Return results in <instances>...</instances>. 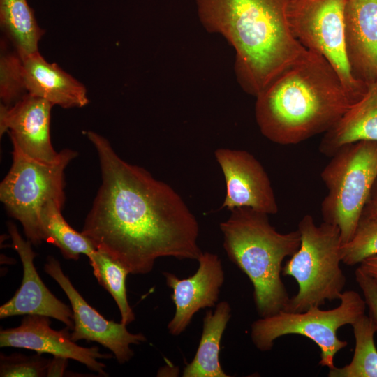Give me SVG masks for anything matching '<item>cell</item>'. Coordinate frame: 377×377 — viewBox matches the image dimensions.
<instances>
[{
    "label": "cell",
    "mask_w": 377,
    "mask_h": 377,
    "mask_svg": "<svg viewBox=\"0 0 377 377\" xmlns=\"http://www.w3.org/2000/svg\"><path fill=\"white\" fill-rule=\"evenodd\" d=\"M85 134L98 154L101 184L82 233L131 274L149 273L162 257L198 260L199 223L182 197L123 160L101 135Z\"/></svg>",
    "instance_id": "cell-1"
},
{
    "label": "cell",
    "mask_w": 377,
    "mask_h": 377,
    "mask_svg": "<svg viewBox=\"0 0 377 377\" xmlns=\"http://www.w3.org/2000/svg\"><path fill=\"white\" fill-rule=\"evenodd\" d=\"M256 98L261 133L283 145L324 134L355 103L333 66L307 50Z\"/></svg>",
    "instance_id": "cell-2"
},
{
    "label": "cell",
    "mask_w": 377,
    "mask_h": 377,
    "mask_svg": "<svg viewBox=\"0 0 377 377\" xmlns=\"http://www.w3.org/2000/svg\"><path fill=\"white\" fill-rule=\"evenodd\" d=\"M290 0H196L202 26L235 48L242 89L256 97L306 50L293 35Z\"/></svg>",
    "instance_id": "cell-3"
},
{
    "label": "cell",
    "mask_w": 377,
    "mask_h": 377,
    "mask_svg": "<svg viewBox=\"0 0 377 377\" xmlns=\"http://www.w3.org/2000/svg\"><path fill=\"white\" fill-rule=\"evenodd\" d=\"M220 223L228 258L249 279L260 317L285 310L290 297L281 278L282 263L300 248L298 230L281 233L268 214L249 207L236 208Z\"/></svg>",
    "instance_id": "cell-4"
},
{
    "label": "cell",
    "mask_w": 377,
    "mask_h": 377,
    "mask_svg": "<svg viewBox=\"0 0 377 377\" xmlns=\"http://www.w3.org/2000/svg\"><path fill=\"white\" fill-rule=\"evenodd\" d=\"M297 230L300 248L282 268V274L293 277L298 284L297 293L284 310L290 312H303L311 306L320 307L327 300H339L346 283L340 267L339 228L325 221L317 226L313 217L306 214Z\"/></svg>",
    "instance_id": "cell-5"
},
{
    "label": "cell",
    "mask_w": 377,
    "mask_h": 377,
    "mask_svg": "<svg viewBox=\"0 0 377 377\" xmlns=\"http://www.w3.org/2000/svg\"><path fill=\"white\" fill-rule=\"evenodd\" d=\"M327 188L321 202L323 221L337 226L342 244L353 236L377 177V142L341 147L320 173Z\"/></svg>",
    "instance_id": "cell-6"
},
{
    "label": "cell",
    "mask_w": 377,
    "mask_h": 377,
    "mask_svg": "<svg viewBox=\"0 0 377 377\" xmlns=\"http://www.w3.org/2000/svg\"><path fill=\"white\" fill-rule=\"evenodd\" d=\"M12 155L11 167L0 184V200L8 214L20 222L27 239L37 246L43 241L41 209L50 200L64 207L65 169L77 153L64 149L52 163L32 158L15 147Z\"/></svg>",
    "instance_id": "cell-7"
},
{
    "label": "cell",
    "mask_w": 377,
    "mask_h": 377,
    "mask_svg": "<svg viewBox=\"0 0 377 377\" xmlns=\"http://www.w3.org/2000/svg\"><path fill=\"white\" fill-rule=\"evenodd\" d=\"M339 300L340 304L332 309L322 310L319 306H311L303 312L283 310L260 317L251 324V341L257 349L266 352L282 336L306 337L320 348L318 364L331 369L334 367L336 354L348 346L346 341L338 338L337 330L345 325H352L365 314L367 307L364 297L355 290L343 291Z\"/></svg>",
    "instance_id": "cell-8"
},
{
    "label": "cell",
    "mask_w": 377,
    "mask_h": 377,
    "mask_svg": "<svg viewBox=\"0 0 377 377\" xmlns=\"http://www.w3.org/2000/svg\"><path fill=\"white\" fill-rule=\"evenodd\" d=\"M345 3L346 0H290L288 17L296 40L333 66L356 103L365 93L367 84L354 78L346 57Z\"/></svg>",
    "instance_id": "cell-9"
},
{
    "label": "cell",
    "mask_w": 377,
    "mask_h": 377,
    "mask_svg": "<svg viewBox=\"0 0 377 377\" xmlns=\"http://www.w3.org/2000/svg\"><path fill=\"white\" fill-rule=\"evenodd\" d=\"M45 272L59 285L71 304L74 327L73 341H95L109 349L119 364L128 362L133 356L131 344H140L147 339L142 333H131L122 323L108 320L90 306L64 274L59 262L47 256Z\"/></svg>",
    "instance_id": "cell-10"
},
{
    "label": "cell",
    "mask_w": 377,
    "mask_h": 377,
    "mask_svg": "<svg viewBox=\"0 0 377 377\" xmlns=\"http://www.w3.org/2000/svg\"><path fill=\"white\" fill-rule=\"evenodd\" d=\"M214 156L226 182V193L221 208L239 207L274 214L279 211L274 190L262 164L245 150L219 148Z\"/></svg>",
    "instance_id": "cell-11"
},
{
    "label": "cell",
    "mask_w": 377,
    "mask_h": 377,
    "mask_svg": "<svg viewBox=\"0 0 377 377\" xmlns=\"http://www.w3.org/2000/svg\"><path fill=\"white\" fill-rule=\"evenodd\" d=\"M50 317L25 315L18 327L1 330L0 346L25 348L37 353L72 359L84 364L100 376H107L105 365L98 359H110L111 354L100 353L97 346L86 348L75 343L67 326L55 330L50 327Z\"/></svg>",
    "instance_id": "cell-12"
},
{
    "label": "cell",
    "mask_w": 377,
    "mask_h": 377,
    "mask_svg": "<svg viewBox=\"0 0 377 377\" xmlns=\"http://www.w3.org/2000/svg\"><path fill=\"white\" fill-rule=\"evenodd\" d=\"M195 273L186 279L163 273L166 285L172 290V300L175 306L173 318L168 324L169 333L179 336L186 330L193 316L200 309L214 307L219 300L224 282V271L216 254L202 252L198 257Z\"/></svg>",
    "instance_id": "cell-13"
},
{
    "label": "cell",
    "mask_w": 377,
    "mask_h": 377,
    "mask_svg": "<svg viewBox=\"0 0 377 377\" xmlns=\"http://www.w3.org/2000/svg\"><path fill=\"white\" fill-rule=\"evenodd\" d=\"M12 246L18 253L23 267V278L20 288L11 299L0 306V318L20 315H42L55 318L73 329L72 309L46 287L34 264L36 253L31 243L22 238L17 226L8 222Z\"/></svg>",
    "instance_id": "cell-14"
},
{
    "label": "cell",
    "mask_w": 377,
    "mask_h": 377,
    "mask_svg": "<svg viewBox=\"0 0 377 377\" xmlns=\"http://www.w3.org/2000/svg\"><path fill=\"white\" fill-rule=\"evenodd\" d=\"M52 105L47 101L25 95L10 106L0 105V135H10L13 147L36 160L52 163L58 157L50 140Z\"/></svg>",
    "instance_id": "cell-15"
},
{
    "label": "cell",
    "mask_w": 377,
    "mask_h": 377,
    "mask_svg": "<svg viewBox=\"0 0 377 377\" xmlns=\"http://www.w3.org/2000/svg\"><path fill=\"white\" fill-rule=\"evenodd\" d=\"M343 23L353 76L365 84L377 80V0H346Z\"/></svg>",
    "instance_id": "cell-16"
},
{
    "label": "cell",
    "mask_w": 377,
    "mask_h": 377,
    "mask_svg": "<svg viewBox=\"0 0 377 377\" xmlns=\"http://www.w3.org/2000/svg\"><path fill=\"white\" fill-rule=\"evenodd\" d=\"M28 94L63 108H82L89 103L86 87L55 63L37 52L23 59Z\"/></svg>",
    "instance_id": "cell-17"
},
{
    "label": "cell",
    "mask_w": 377,
    "mask_h": 377,
    "mask_svg": "<svg viewBox=\"0 0 377 377\" xmlns=\"http://www.w3.org/2000/svg\"><path fill=\"white\" fill-rule=\"evenodd\" d=\"M360 140L377 142V80L367 84L364 95L324 133L318 149L330 158L343 145Z\"/></svg>",
    "instance_id": "cell-18"
},
{
    "label": "cell",
    "mask_w": 377,
    "mask_h": 377,
    "mask_svg": "<svg viewBox=\"0 0 377 377\" xmlns=\"http://www.w3.org/2000/svg\"><path fill=\"white\" fill-rule=\"evenodd\" d=\"M231 317V307L226 301L216 304L203 318L200 343L192 361L184 369L183 377H228L219 362L221 339Z\"/></svg>",
    "instance_id": "cell-19"
},
{
    "label": "cell",
    "mask_w": 377,
    "mask_h": 377,
    "mask_svg": "<svg viewBox=\"0 0 377 377\" xmlns=\"http://www.w3.org/2000/svg\"><path fill=\"white\" fill-rule=\"evenodd\" d=\"M0 26L8 43L22 59L38 52L41 29L27 0H0Z\"/></svg>",
    "instance_id": "cell-20"
},
{
    "label": "cell",
    "mask_w": 377,
    "mask_h": 377,
    "mask_svg": "<svg viewBox=\"0 0 377 377\" xmlns=\"http://www.w3.org/2000/svg\"><path fill=\"white\" fill-rule=\"evenodd\" d=\"M62 207L53 200L47 202L40 214V225L43 241L59 249L64 258L77 260L80 254L88 258L96 250L91 241L74 230L61 214Z\"/></svg>",
    "instance_id": "cell-21"
},
{
    "label": "cell",
    "mask_w": 377,
    "mask_h": 377,
    "mask_svg": "<svg viewBox=\"0 0 377 377\" xmlns=\"http://www.w3.org/2000/svg\"><path fill=\"white\" fill-rule=\"evenodd\" d=\"M355 340L351 362L342 367L329 369V377H377L376 332L371 318L364 314L352 325Z\"/></svg>",
    "instance_id": "cell-22"
},
{
    "label": "cell",
    "mask_w": 377,
    "mask_h": 377,
    "mask_svg": "<svg viewBox=\"0 0 377 377\" xmlns=\"http://www.w3.org/2000/svg\"><path fill=\"white\" fill-rule=\"evenodd\" d=\"M89 259L98 282L117 303L121 314V323L128 325L135 320L126 293V277L130 273L121 263L102 250L96 249Z\"/></svg>",
    "instance_id": "cell-23"
},
{
    "label": "cell",
    "mask_w": 377,
    "mask_h": 377,
    "mask_svg": "<svg viewBox=\"0 0 377 377\" xmlns=\"http://www.w3.org/2000/svg\"><path fill=\"white\" fill-rule=\"evenodd\" d=\"M28 94L24 82L23 59L5 40L1 43L0 98L1 103L10 106Z\"/></svg>",
    "instance_id": "cell-24"
},
{
    "label": "cell",
    "mask_w": 377,
    "mask_h": 377,
    "mask_svg": "<svg viewBox=\"0 0 377 377\" xmlns=\"http://www.w3.org/2000/svg\"><path fill=\"white\" fill-rule=\"evenodd\" d=\"M376 255L377 221L360 219L353 237L341 245V262L353 266Z\"/></svg>",
    "instance_id": "cell-25"
},
{
    "label": "cell",
    "mask_w": 377,
    "mask_h": 377,
    "mask_svg": "<svg viewBox=\"0 0 377 377\" xmlns=\"http://www.w3.org/2000/svg\"><path fill=\"white\" fill-rule=\"evenodd\" d=\"M37 353L27 356L13 353L6 356L0 355L1 377H43L47 376L50 359Z\"/></svg>",
    "instance_id": "cell-26"
},
{
    "label": "cell",
    "mask_w": 377,
    "mask_h": 377,
    "mask_svg": "<svg viewBox=\"0 0 377 377\" xmlns=\"http://www.w3.org/2000/svg\"><path fill=\"white\" fill-rule=\"evenodd\" d=\"M355 281L360 288L366 305L377 332V280L366 274L360 267L355 272Z\"/></svg>",
    "instance_id": "cell-27"
},
{
    "label": "cell",
    "mask_w": 377,
    "mask_h": 377,
    "mask_svg": "<svg viewBox=\"0 0 377 377\" xmlns=\"http://www.w3.org/2000/svg\"><path fill=\"white\" fill-rule=\"evenodd\" d=\"M360 219L377 221V177L374 183Z\"/></svg>",
    "instance_id": "cell-28"
},
{
    "label": "cell",
    "mask_w": 377,
    "mask_h": 377,
    "mask_svg": "<svg viewBox=\"0 0 377 377\" xmlns=\"http://www.w3.org/2000/svg\"><path fill=\"white\" fill-rule=\"evenodd\" d=\"M68 360L61 357L53 356V358L50 359L49 362L47 376H64L68 365Z\"/></svg>",
    "instance_id": "cell-29"
},
{
    "label": "cell",
    "mask_w": 377,
    "mask_h": 377,
    "mask_svg": "<svg viewBox=\"0 0 377 377\" xmlns=\"http://www.w3.org/2000/svg\"><path fill=\"white\" fill-rule=\"evenodd\" d=\"M360 267L368 275L377 280V255L364 260Z\"/></svg>",
    "instance_id": "cell-30"
}]
</instances>
